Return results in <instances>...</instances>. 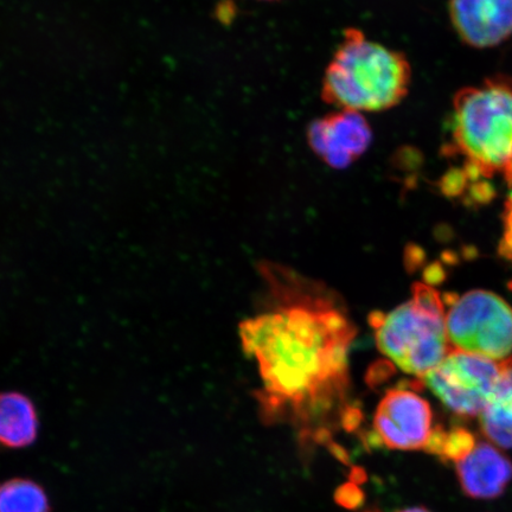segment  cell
<instances>
[{"mask_svg":"<svg viewBox=\"0 0 512 512\" xmlns=\"http://www.w3.org/2000/svg\"><path fill=\"white\" fill-rule=\"evenodd\" d=\"M0 512H50L49 499L40 484L11 479L0 485Z\"/></svg>","mask_w":512,"mask_h":512,"instance_id":"4fadbf2b","label":"cell"},{"mask_svg":"<svg viewBox=\"0 0 512 512\" xmlns=\"http://www.w3.org/2000/svg\"><path fill=\"white\" fill-rule=\"evenodd\" d=\"M512 364L452 349L444 361L420 381L460 418H476L488 405L503 371Z\"/></svg>","mask_w":512,"mask_h":512,"instance_id":"8992f818","label":"cell"},{"mask_svg":"<svg viewBox=\"0 0 512 512\" xmlns=\"http://www.w3.org/2000/svg\"><path fill=\"white\" fill-rule=\"evenodd\" d=\"M369 323L382 354L419 381L452 351L445 302L431 285L414 284L408 302L389 312L370 313Z\"/></svg>","mask_w":512,"mask_h":512,"instance_id":"277c9868","label":"cell"},{"mask_svg":"<svg viewBox=\"0 0 512 512\" xmlns=\"http://www.w3.org/2000/svg\"><path fill=\"white\" fill-rule=\"evenodd\" d=\"M486 439L499 448H512V364L503 371L488 405L479 415Z\"/></svg>","mask_w":512,"mask_h":512,"instance_id":"7c38bea8","label":"cell"},{"mask_svg":"<svg viewBox=\"0 0 512 512\" xmlns=\"http://www.w3.org/2000/svg\"><path fill=\"white\" fill-rule=\"evenodd\" d=\"M446 331L452 349L495 361L512 352V307L497 294L471 291L448 302Z\"/></svg>","mask_w":512,"mask_h":512,"instance_id":"5b68a950","label":"cell"},{"mask_svg":"<svg viewBox=\"0 0 512 512\" xmlns=\"http://www.w3.org/2000/svg\"><path fill=\"white\" fill-rule=\"evenodd\" d=\"M451 136L471 176L504 175L512 158V80L495 76L458 92Z\"/></svg>","mask_w":512,"mask_h":512,"instance_id":"3957f363","label":"cell"},{"mask_svg":"<svg viewBox=\"0 0 512 512\" xmlns=\"http://www.w3.org/2000/svg\"><path fill=\"white\" fill-rule=\"evenodd\" d=\"M464 494L473 499L502 496L512 480V462L498 447L479 441L469 456L456 464Z\"/></svg>","mask_w":512,"mask_h":512,"instance_id":"30bf717a","label":"cell"},{"mask_svg":"<svg viewBox=\"0 0 512 512\" xmlns=\"http://www.w3.org/2000/svg\"><path fill=\"white\" fill-rule=\"evenodd\" d=\"M261 309L239 326L242 349L258 366L260 414L304 437L328 438L361 422L350 401L349 354L357 334L343 299L328 285L264 261Z\"/></svg>","mask_w":512,"mask_h":512,"instance_id":"6da1fadb","label":"cell"},{"mask_svg":"<svg viewBox=\"0 0 512 512\" xmlns=\"http://www.w3.org/2000/svg\"><path fill=\"white\" fill-rule=\"evenodd\" d=\"M478 441L465 427L435 426L425 451L437 456L441 462L456 465L475 450Z\"/></svg>","mask_w":512,"mask_h":512,"instance_id":"5bb4252c","label":"cell"},{"mask_svg":"<svg viewBox=\"0 0 512 512\" xmlns=\"http://www.w3.org/2000/svg\"><path fill=\"white\" fill-rule=\"evenodd\" d=\"M307 140L325 164L342 170L368 151L373 131L362 113L339 111L312 123Z\"/></svg>","mask_w":512,"mask_h":512,"instance_id":"ba28073f","label":"cell"},{"mask_svg":"<svg viewBox=\"0 0 512 512\" xmlns=\"http://www.w3.org/2000/svg\"><path fill=\"white\" fill-rule=\"evenodd\" d=\"M503 238L501 246H499V252L512 261V194L508 197L505 202L504 214H503Z\"/></svg>","mask_w":512,"mask_h":512,"instance_id":"9a60e30c","label":"cell"},{"mask_svg":"<svg viewBox=\"0 0 512 512\" xmlns=\"http://www.w3.org/2000/svg\"><path fill=\"white\" fill-rule=\"evenodd\" d=\"M396 512H432L431 510H428L424 507H413V508H407Z\"/></svg>","mask_w":512,"mask_h":512,"instance_id":"ac0fdd59","label":"cell"},{"mask_svg":"<svg viewBox=\"0 0 512 512\" xmlns=\"http://www.w3.org/2000/svg\"><path fill=\"white\" fill-rule=\"evenodd\" d=\"M374 433L389 450H425L433 433L430 403L409 388H393L383 395L374 414Z\"/></svg>","mask_w":512,"mask_h":512,"instance_id":"52a82bcc","label":"cell"},{"mask_svg":"<svg viewBox=\"0 0 512 512\" xmlns=\"http://www.w3.org/2000/svg\"><path fill=\"white\" fill-rule=\"evenodd\" d=\"M35 403L19 392L0 393V447L19 450L35 443L38 435Z\"/></svg>","mask_w":512,"mask_h":512,"instance_id":"8fae6325","label":"cell"},{"mask_svg":"<svg viewBox=\"0 0 512 512\" xmlns=\"http://www.w3.org/2000/svg\"><path fill=\"white\" fill-rule=\"evenodd\" d=\"M337 496L339 503L351 509L356 508L361 502V491L352 485L343 486Z\"/></svg>","mask_w":512,"mask_h":512,"instance_id":"2e32d148","label":"cell"},{"mask_svg":"<svg viewBox=\"0 0 512 512\" xmlns=\"http://www.w3.org/2000/svg\"><path fill=\"white\" fill-rule=\"evenodd\" d=\"M504 177L505 179H507V182L511 185L512 187V158L510 160V163L508 165V168L507 170H505L504 172Z\"/></svg>","mask_w":512,"mask_h":512,"instance_id":"e0dca14e","label":"cell"},{"mask_svg":"<svg viewBox=\"0 0 512 512\" xmlns=\"http://www.w3.org/2000/svg\"><path fill=\"white\" fill-rule=\"evenodd\" d=\"M454 30L476 49L499 46L512 36V0H450Z\"/></svg>","mask_w":512,"mask_h":512,"instance_id":"9c48e42d","label":"cell"},{"mask_svg":"<svg viewBox=\"0 0 512 512\" xmlns=\"http://www.w3.org/2000/svg\"><path fill=\"white\" fill-rule=\"evenodd\" d=\"M411 81L405 55L348 29L325 70L322 96L341 111L382 112L406 98Z\"/></svg>","mask_w":512,"mask_h":512,"instance_id":"7a4b0ae2","label":"cell"},{"mask_svg":"<svg viewBox=\"0 0 512 512\" xmlns=\"http://www.w3.org/2000/svg\"><path fill=\"white\" fill-rule=\"evenodd\" d=\"M368 512H379V511H368Z\"/></svg>","mask_w":512,"mask_h":512,"instance_id":"d6986e66","label":"cell"}]
</instances>
